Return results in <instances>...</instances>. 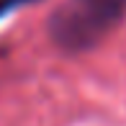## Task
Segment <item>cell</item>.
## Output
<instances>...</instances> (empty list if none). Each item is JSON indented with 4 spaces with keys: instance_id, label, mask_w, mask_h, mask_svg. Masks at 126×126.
<instances>
[{
    "instance_id": "cell-1",
    "label": "cell",
    "mask_w": 126,
    "mask_h": 126,
    "mask_svg": "<svg viewBox=\"0 0 126 126\" xmlns=\"http://www.w3.org/2000/svg\"><path fill=\"white\" fill-rule=\"evenodd\" d=\"M126 16V0H64L49 18V36L59 49L85 51Z\"/></svg>"
},
{
    "instance_id": "cell-2",
    "label": "cell",
    "mask_w": 126,
    "mask_h": 126,
    "mask_svg": "<svg viewBox=\"0 0 126 126\" xmlns=\"http://www.w3.org/2000/svg\"><path fill=\"white\" fill-rule=\"evenodd\" d=\"M26 3H36V0H0V18H3V16H8L13 8L26 5Z\"/></svg>"
}]
</instances>
